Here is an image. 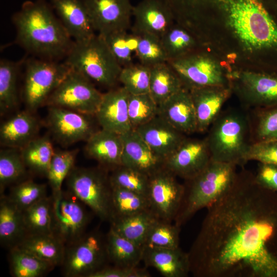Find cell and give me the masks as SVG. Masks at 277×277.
I'll return each instance as SVG.
<instances>
[{
  "instance_id": "6da1fadb",
  "label": "cell",
  "mask_w": 277,
  "mask_h": 277,
  "mask_svg": "<svg viewBox=\"0 0 277 277\" xmlns=\"http://www.w3.org/2000/svg\"><path fill=\"white\" fill-rule=\"evenodd\" d=\"M188 252L195 277H277V192L243 168L207 208Z\"/></svg>"
},
{
  "instance_id": "7a4b0ae2",
  "label": "cell",
  "mask_w": 277,
  "mask_h": 277,
  "mask_svg": "<svg viewBox=\"0 0 277 277\" xmlns=\"http://www.w3.org/2000/svg\"><path fill=\"white\" fill-rule=\"evenodd\" d=\"M216 6L189 28L230 71L277 73V22L261 0H194Z\"/></svg>"
},
{
  "instance_id": "3957f363",
  "label": "cell",
  "mask_w": 277,
  "mask_h": 277,
  "mask_svg": "<svg viewBox=\"0 0 277 277\" xmlns=\"http://www.w3.org/2000/svg\"><path fill=\"white\" fill-rule=\"evenodd\" d=\"M16 42L37 58H65L74 41L46 3L26 2L13 16Z\"/></svg>"
},
{
  "instance_id": "277c9868",
  "label": "cell",
  "mask_w": 277,
  "mask_h": 277,
  "mask_svg": "<svg viewBox=\"0 0 277 277\" xmlns=\"http://www.w3.org/2000/svg\"><path fill=\"white\" fill-rule=\"evenodd\" d=\"M237 167L211 160L197 175L185 181L184 194L174 223L181 227L199 210L208 208L219 200L234 183Z\"/></svg>"
},
{
  "instance_id": "5b68a950",
  "label": "cell",
  "mask_w": 277,
  "mask_h": 277,
  "mask_svg": "<svg viewBox=\"0 0 277 277\" xmlns=\"http://www.w3.org/2000/svg\"><path fill=\"white\" fill-rule=\"evenodd\" d=\"M205 137L211 160L243 166L252 143L248 112L235 108L222 110Z\"/></svg>"
},
{
  "instance_id": "8992f818",
  "label": "cell",
  "mask_w": 277,
  "mask_h": 277,
  "mask_svg": "<svg viewBox=\"0 0 277 277\" xmlns=\"http://www.w3.org/2000/svg\"><path fill=\"white\" fill-rule=\"evenodd\" d=\"M64 61L72 69L101 86L112 87L119 82L122 67L98 34L86 41L74 42Z\"/></svg>"
},
{
  "instance_id": "52a82bcc",
  "label": "cell",
  "mask_w": 277,
  "mask_h": 277,
  "mask_svg": "<svg viewBox=\"0 0 277 277\" xmlns=\"http://www.w3.org/2000/svg\"><path fill=\"white\" fill-rule=\"evenodd\" d=\"M108 170L74 167L66 179L67 190L102 221L111 222L112 186Z\"/></svg>"
},
{
  "instance_id": "ba28073f",
  "label": "cell",
  "mask_w": 277,
  "mask_h": 277,
  "mask_svg": "<svg viewBox=\"0 0 277 277\" xmlns=\"http://www.w3.org/2000/svg\"><path fill=\"white\" fill-rule=\"evenodd\" d=\"M168 63L180 77L183 87L188 90L230 86L229 68L207 47Z\"/></svg>"
},
{
  "instance_id": "9c48e42d",
  "label": "cell",
  "mask_w": 277,
  "mask_h": 277,
  "mask_svg": "<svg viewBox=\"0 0 277 277\" xmlns=\"http://www.w3.org/2000/svg\"><path fill=\"white\" fill-rule=\"evenodd\" d=\"M72 69L65 62L31 58L25 63L23 97L29 111L44 105L46 100Z\"/></svg>"
},
{
  "instance_id": "30bf717a",
  "label": "cell",
  "mask_w": 277,
  "mask_h": 277,
  "mask_svg": "<svg viewBox=\"0 0 277 277\" xmlns=\"http://www.w3.org/2000/svg\"><path fill=\"white\" fill-rule=\"evenodd\" d=\"M108 262L106 236L94 230L66 246L60 267L64 276L91 277Z\"/></svg>"
},
{
  "instance_id": "8fae6325",
  "label": "cell",
  "mask_w": 277,
  "mask_h": 277,
  "mask_svg": "<svg viewBox=\"0 0 277 277\" xmlns=\"http://www.w3.org/2000/svg\"><path fill=\"white\" fill-rule=\"evenodd\" d=\"M229 77L232 94L245 108L277 105V73L242 69L231 71Z\"/></svg>"
},
{
  "instance_id": "7c38bea8",
  "label": "cell",
  "mask_w": 277,
  "mask_h": 277,
  "mask_svg": "<svg viewBox=\"0 0 277 277\" xmlns=\"http://www.w3.org/2000/svg\"><path fill=\"white\" fill-rule=\"evenodd\" d=\"M51 233L65 246L86 232L89 215L85 205L69 190L52 192Z\"/></svg>"
},
{
  "instance_id": "4fadbf2b",
  "label": "cell",
  "mask_w": 277,
  "mask_h": 277,
  "mask_svg": "<svg viewBox=\"0 0 277 277\" xmlns=\"http://www.w3.org/2000/svg\"><path fill=\"white\" fill-rule=\"evenodd\" d=\"M103 93L93 82L82 73L72 69L50 94L44 105L64 108L94 116Z\"/></svg>"
},
{
  "instance_id": "5bb4252c",
  "label": "cell",
  "mask_w": 277,
  "mask_h": 277,
  "mask_svg": "<svg viewBox=\"0 0 277 277\" xmlns=\"http://www.w3.org/2000/svg\"><path fill=\"white\" fill-rule=\"evenodd\" d=\"M164 167L150 176L147 199L150 209L159 220L172 222L180 208L184 185Z\"/></svg>"
},
{
  "instance_id": "9a60e30c",
  "label": "cell",
  "mask_w": 277,
  "mask_h": 277,
  "mask_svg": "<svg viewBox=\"0 0 277 277\" xmlns=\"http://www.w3.org/2000/svg\"><path fill=\"white\" fill-rule=\"evenodd\" d=\"M68 109L48 107V127L54 139L63 146L86 141L96 130L92 117Z\"/></svg>"
},
{
  "instance_id": "2e32d148",
  "label": "cell",
  "mask_w": 277,
  "mask_h": 277,
  "mask_svg": "<svg viewBox=\"0 0 277 277\" xmlns=\"http://www.w3.org/2000/svg\"><path fill=\"white\" fill-rule=\"evenodd\" d=\"M97 34L128 30L133 6L130 0H84Z\"/></svg>"
},
{
  "instance_id": "e0dca14e",
  "label": "cell",
  "mask_w": 277,
  "mask_h": 277,
  "mask_svg": "<svg viewBox=\"0 0 277 277\" xmlns=\"http://www.w3.org/2000/svg\"><path fill=\"white\" fill-rule=\"evenodd\" d=\"M205 138H186L165 161V167L185 181L201 172L211 161Z\"/></svg>"
},
{
  "instance_id": "ac0fdd59",
  "label": "cell",
  "mask_w": 277,
  "mask_h": 277,
  "mask_svg": "<svg viewBox=\"0 0 277 277\" xmlns=\"http://www.w3.org/2000/svg\"><path fill=\"white\" fill-rule=\"evenodd\" d=\"M132 32L161 37L175 23L170 7L163 0H142L133 6Z\"/></svg>"
},
{
  "instance_id": "d6986e66",
  "label": "cell",
  "mask_w": 277,
  "mask_h": 277,
  "mask_svg": "<svg viewBox=\"0 0 277 277\" xmlns=\"http://www.w3.org/2000/svg\"><path fill=\"white\" fill-rule=\"evenodd\" d=\"M129 95L123 86L103 93L94 115L102 129L121 135L133 129L128 115Z\"/></svg>"
},
{
  "instance_id": "ffe728a7",
  "label": "cell",
  "mask_w": 277,
  "mask_h": 277,
  "mask_svg": "<svg viewBox=\"0 0 277 277\" xmlns=\"http://www.w3.org/2000/svg\"><path fill=\"white\" fill-rule=\"evenodd\" d=\"M121 136L123 146L122 165L149 177L165 167V161L153 152L134 129Z\"/></svg>"
},
{
  "instance_id": "44dd1931",
  "label": "cell",
  "mask_w": 277,
  "mask_h": 277,
  "mask_svg": "<svg viewBox=\"0 0 277 277\" xmlns=\"http://www.w3.org/2000/svg\"><path fill=\"white\" fill-rule=\"evenodd\" d=\"M134 130L153 152L164 161L187 137L159 114Z\"/></svg>"
},
{
  "instance_id": "7402d4cb",
  "label": "cell",
  "mask_w": 277,
  "mask_h": 277,
  "mask_svg": "<svg viewBox=\"0 0 277 277\" xmlns=\"http://www.w3.org/2000/svg\"><path fill=\"white\" fill-rule=\"evenodd\" d=\"M188 90L195 110L197 132H207L232 94L231 86H207Z\"/></svg>"
},
{
  "instance_id": "603a6c76",
  "label": "cell",
  "mask_w": 277,
  "mask_h": 277,
  "mask_svg": "<svg viewBox=\"0 0 277 277\" xmlns=\"http://www.w3.org/2000/svg\"><path fill=\"white\" fill-rule=\"evenodd\" d=\"M51 4L74 42L86 41L97 34L84 0H51Z\"/></svg>"
},
{
  "instance_id": "cb8c5ba5",
  "label": "cell",
  "mask_w": 277,
  "mask_h": 277,
  "mask_svg": "<svg viewBox=\"0 0 277 277\" xmlns=\"http://www.w3.org/2000/svg\"><path fill=\"white\" fill-rule=\"evenodd\" d=\"M159 115L185 135L197 132L195 108L189 91L184 87L159 105Z\"/></svg>"
},
{
  "instance_id": "d4e9b609",
  "label": "cell",
  "mask_w": 277,
  "mask_h": 277,
  "mask_svg": "<svg viewBox=\"0 0 277 277\" xmlns=\"http://www.w3.org/2000/svg\"><path fill=\"white\" fill-rule=\"evenodd\" d=\"M143 248L142 261L146 267H153L165 277H186L190 273L188 254L180 247Z\"/></svg>"
},
{
  "instance_id": "484cf974",
  "label": "cell",
  "mask_w": 277,
  "mask_h": 277,
  "mask_svg": "<svg viewBox=\"0 0 277 277\" xmlns=\"http://www.w3.org/2000/svg\"><path fill=\"white\" fill-rule=\"evenodd\" d=\"M123 147L121 134L101 128L86 141L85 151L101 166L112 170L122 165Z\"/></svg>"
},
{
  "instance_id": "4316f807",
  "label": "cell",
  "mask_w": 277,
  "mask_h": 277,
  "mask_svg": "<svg viewBox=\"0 0 277 277\" xmlns=\"http://www.w3.org/2000/svg\"><path fill=\"white\" fill-rule=\"evenodd\" d=\"M39 130V123L31 111L18 112L1 125V145L21 150L37 136Z\"/></svg>"
},
{
  "instance_id": "83f0119b",
  "label": "cell",
  "mask_w": 277,
  "mask_h": 277,
  "mask_svg": "<svg viewBox=\"0 0 277 277\" xmlns=\"http://www.w3.org/2000/svg\"><path fill=\"white\" fill-rule=\"evenodd\" d=\"M26 235L23 212L4 194L0 200V242L9 249Z\"/></svg>"
},
{
  "instance_id": "f1b7e54d",
  "label": "cell",
  "mask_w": 277,
  "mask_h": 277,
  "mask_svg": "<svg viewBox=\"0 0 277 277\" xmlns=\"http://www.w3.org/2000/svg\"><path fill=\"white\" fill-rule=\"evenodd\" d=\"M106 242L109 262L113 265L135 267L142 261L143 247L123 237L110 227Z\"/></svg>"
},
{
  "instance_id": "f546056e",
  "label": "cell",
  "mask_w": 277,
  "mask_h": 277,
  "mask_svg": "<svg viewBox=\"0 0 277 277\" xmlns=\"http://www.w3.org/2000/svg\"><path fill=\"white\" fill-rule=\"evenodd\" d=\"M16 246L55 267L61 266L66 247L52 234L27 235Z\"/></svg>"
},
{
  "instance_id": "4dcf8cb0",
  "label": "cell",
  "mask_w": 277,
  "mask_h": 277,
  "mask_svg": "<svg viewBox=\"0 0 277 277\" xmlns=\"http://www.w3.org/2000/svg\"><path fill=\"white\" fill-rule=\"evenodd\" d=\"M161 38L168 61L206 47L194 33L177 23H175Z\"/></svg>"
},
{
  "instance_id": "1f68e13d",
  "label": "cell",
  "mask_w": 277,
  "mask_h": 277,
  "mask_svg": "<svg viewBox=\"0 0 277 277\" xmlns=\"http://www.w3.org/2000/svg\"><path fill=\"white\" fill-rule=\"evenodd\" d=\"M183 88L180 77L168 62L150 67L149 93L158 105Z\"/></svg>"
},
{
  "instance_id": "d6a6232c",
  "label": "cell",
  "mask_w": 277,
  "mask_h": 277,
  "mask_svg": "<svg viewBox=\"0 0 277 277\" xmlns=\"http://www.w3.org/2000/svg\"><path fill=\"white\" fill-rule=\"evenodd\" d=\"M157 220L148 210L113 221L110 227L123 237L143 247L151 227Z\"/></svg>"
},
{
  "instance_id": "836d02e7",
  "label": "cell",
  "mask_w": 277,
  "mask_h": 277,
  "mask_svg": "<svg viewBox=\"0 0 277 277\" xmlns=\"http://www.w3.org/2000/svg\"><path fill=\"white\" fill-rule=\"evenodd\" d=\"M20 62L7 59L0 61V113L3 115L15 108L18 104L17 79Z\"/></svg>"
},
{
  "instance_id": "e575fe53",
  "label": "cell",
  "mask_w": 277,
  "mask_h": 277,
  "mask_svg": "<svg viewBox=\"0 0 277 277\" xmlns=\"http://www.w3.org/2000/svg\"><path fill=\"white\" fill-rule=\"evenodd\" d=\"M10 272L14 277H41L55 267L16 246L9 249Z\"/></svg>"
},
{
  "instance_id": "d590c367",
  "label": "cell",
  "mask_w": 277,
  "mask_h": 277,
  "mask_svg": "<svg viewBox=\"0 0 277 277\" xmlns=\"http://www.w3.org/2000/svg\"><path fill=\"white\" fill-rule=\"evenodd\" d=\"M20 150L27 169L34 173L47 176L55 151L48 137L37 136Z\"/></svg>"
},
{
  "instance_id": "8d00e7d4",
  "label": "cell",
  "mask_w": 277,
  "mask_h": 277,
  "mask_svg": "<svg viewBox=\"0 0 277 277\" xmlns=\"http://www.w3.org/2000/svg\"><path fill=\"white\" fill-rule=\"evenodd\" d=\"M150 210L148 200L144 195L112 186V219L110 223L136 213Z\"/></svg>"
},
{
  "instance_id": "74e56055",
  "label": "cell",
  "mask_w": 277,
  "mask_h": 277,
  "mask_svg": "<svg viewBox=\"0 0 277 277\" xmlns=\"http://www.w3.org/2000/svg\"><path fill=\"white\" fill-rule=\"evenodd\" d=\"M27 167L21 150L6 148L0 151V192L6 187L23 181L27 174Z\"/></svg>"
},
{
  "instance_id": "f35d334b",
  "label": "cell",
  "mask_w": 277,
  "mask_h": 277,
  "mask_svg": "<svg viewBox=\"0 0 277 277\" xmlns=\"http://www.w3.org/2000/svg\"><path fill=\"white\" fill-rule=\"evenodd\" d=\"M250 110L252 143L277 140V105Z\"/></svg>"
},
{
  "instance_id": "ab89813d",
  "label": "cell",
  "mask_w": 277,
  "mask_h": 277,
  "mask_svg": "<svg viewBox=\"0 0 277 277\" xmlns=\"http://www.w3.org/2000/svg\"><path fill=\"white\" fill-rule=\"evenodd\" d=\"M22 212L26 235L52 234L50 196H46Z\"/></svg>"
},
{
  "instance_id": "60d3db41",
  "label": "cell",
  "mask_w": 277,
  "mask_h": 277,
  "mask_svg": "<svg viewBox=\"0 0 277 277\" xmlns=\"http://www.w3.org/2000/svg\"><path fill=\"white\" fill-rule=\"evenodd\" d=\"M101 36L122 67L133 63L140 35L122 30Z\"/></svg>"
},
{
  "instance_id": "b9f144b4",
  "label": "cell",
  "mask_w": 277,
  "mask_h": 277,
  "mask_svg": "<svg viewBox=\"0 0 277 277\" xmlns=\"http://www.w3.org/2000/svg\"><path fill=\"white\" fill-rule=\"evenodd\" d=\"M77 151L76 149L54 151L46 176L52 192L62 189L64 181L74 167Z\"/></svg>"
},
{
  "instance_id": "7bdbcfd3",
  "label": "cell",
  "mask_w": 277,
  "mask_h": 277,
  "mask_svg": "<svg viewBox=\"0 0 277 277\" xmlns=\"http://www.w3.org/2000/svg\"><path fill=\"white\" fill-rule=\"evenodd\" d=\"M109 177L112 186L128 190L147 197L149 176L121 165L111 170Z\"/></svg>"
},
{
  "instance_id": "ee69618b",
  "label": "cell",
  "mask_w": 277,
  "mask_h": 277,
  "mask_svg": "<svg viewBox=\"0 0 277 277\" xmlns=\"http://www.w3.org/2000/svg\"><path fill=\"white\" fill-rule=\"evenodd\" d=\"M159 105L149 93L131 94L128 100V111L133 129L143 125L159 114Z\"/></svg>"
},
{
  "instance_id": "f6af8a7d",
  "label": "cell",
  "mask_w": 277,
  "mask_h": 277,
  "mask_svg": "<svg viewBox=\"0 0 277 277\" xmlns=\"http://www.w3.org/2000/svg\"><path fill=\"white\" fill-rule=\"evenodd\" d=\"M181 227L172 222L157 220L151 227L144 247H179Z\"/></svg>"
},
{
  "instance_id": "bcb514c9",
  "label": "cell",
  "mask_w": 277,
  "mask_h": 277,
  "mask_svg": "<svg viewBox=\"0 0 277 277\" xmlns=\"http://www.w3.org/2000/svg\"><path fill=\"white\" fill-rule=\"evenodd\" d=\"M9 199L23 211L47 196V186L31 180H24L13 185L8 195Z\"/></svg>"
},
{
  "instance_id": "7dc6e473",
  "label": "cell",
  "mask_w": 277,
  "mask_h": 277,
  "mask_svg": "<svg viewBox=\"0 0 277 277\" xmlns=\"http://www.w3.org/2000/svg\"><path fill=\"white\" fill-rule=\"evenodd\" d=\"M150 67L132 63L122 67L119 76L120 82L131 94L149 93Z\"/></svg>"
},
{
  "instance_id": "c3c4849f",
  "label": "cell",
  "mask_w": 277,
  "mask_h": 277,
  "mask_svg": "<svg viewBox=\"0 0 277 277\" xmlns=\"http://www.w3.org/2000/svg\"><path fill=\"white\" fill-rule=\"evenodd\" d=\"M136 56L141 64L149 67L168 62L161 37L151 34L140 35Z\"/></svg>"
},
{
  "instance_id": "681fc988",
  "label": "cell",
  "mask_w": 277,
  "mask_h": 277,
  "mask_svg": "<svg viewBox=\"0 0 277 277\" xmlns=\"http://www.w3.org/2000/svg\"><path fill=\"white\" fill-rule=\"evenodd\" d=\"M246 164L250 161L277 165V140L252 143L245 156Z\"/></svg>"
},
{
  "instance_id": "f907efd6",
  "label": "cell",
  "mask_w": 277,
  "mask_h": 277,
  "mask_svg": "<svg viewBox=\"0 0 277 277\" xmlns=\"http://www.w3.org/2000/svg\"><path fill=\"white\" fill-rule=\"evenodd\" d=\"M146 268L123 267L106 265L93 273L91 277H149Z\"/></svg>"
},
{
  "instance_id": "816d5d0a",
  "label": "cell",
  "mask_w": 277,
  "mask_h": 277,
  "mask_svg": "<svg viewBox=\"0 0 277 277\" xmlns=\"http://www.w3.org/2000/svg\"><path fill=\"white\" fill-rule=\"evenodd\" d=\"M254 174L260 185L277 192V165L259 163Z\"/></svg>"
}]
</instances>
